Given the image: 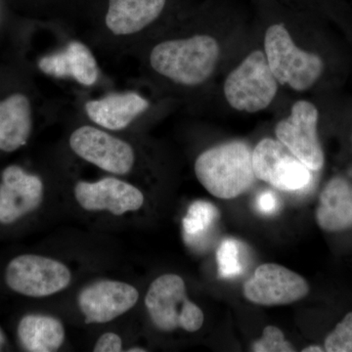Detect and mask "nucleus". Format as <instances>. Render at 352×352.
Masks as SVG:
<instances>
[{
	"label": "nucleus",
	"mask_w": 352,
	"mask_h": 352,
	"mask_svg": "<svg viewBox=\"0 0 352 352\" xmlns=\"http://www.w3.org/2000/svg\"><path fill=\"white\" fill-rule=\"evenodd\" d=\"M252 159L251 148L244 141L217 145L197 157L196 176L215 198H236L256 182Z\"/></svg>",
	"instance_id": "f257e3e1"
},
{
	"label": "nucleus",
	"mask_w": 352,
	"mask_h": 352,
	"mask_svg": "<svg viewBox=\"0 0 352 352\" xmlns=\"http://www.w3.org/2000/svg\"><path fill=\"white\" fill-rule=\"evenodd\" d=\"M217 39L205 34L157 44L150 55L152 68L176 83L195 87L214 73L219 58Z\"/></svg>",
	"instance_id": "f03ea898"
},
{
	"label": "nucleus",
	"mask_w": 352,
	"mask_h": 352,
	"mask_svg": "<svg viewBox=\"0 0 352 352\" xmlns=\"http://www.w3.org/2000/svg\"><path fill=\"white\" fill-rule=\"evenodd\" d=\"M264 54L278 83L289 85L296 91L309 89L323 74L320 56L298 48L283 24L268 28Z\"/></svg>",
	"instance_id": "7ed1b4c3"
},
{
	"label": "nucleus",
	"mask_w": 352,
	"mask_h": 352,
	"mask_svg": "<svg viewBox=\"0 0 352 352\" xmlns=\"http://www.w3.org/2000/svg\"><path fill=\"white\" fill-rule=\"evenodd\" d=\"M145 307L155 327L162 332L182 329L194 333L200 330L205 317L198 305L187 298L184 280L176 274H164L150 285Z\"/></svg>",
	"instance_id": "20e7f679"
},
{
	"label": "nucleus",
	"mask_w": 352,
	"mask_h": 352,
	"mask_svg": "<svg viewBox=\"0 0 352 352\" xmlns=\"http://www.w3.org/2000/svg\"><path fill=\"white\" fill-rule=\"evenodd\" d=\"M223 91L229 105L241 112H259L272 103L277 94L278 82L263 51L256 50L248 55L229 74Z\"/></svg>",
	"instance_id": "39448f33"
},
{
	"label": "nucleus",
	"mask_w": 352,
	"mask_h": 352,
	"mask_svg": "<svg viewBox=\"0 0 352 352\" xmlns=\"http://www.w3.org/2000/svg\"><path fill=\"white\" fill-rule=\"evenodd\" d=\"M72 273L61 261L39 256L21 254L7 265L6 283L19 295L45 298L68 288Z\"/></svg>",
	"instance_id": "423d86ee"
},
{
	"label": "nucleus",
	"mask_w": 352,
	"mask_h": 352,
	"mask_svg": "<svg viewBox=\"0 0 352 352\" xmlns=\"http://www.w3.org/2000/svg\"><path fill=\"white\" fill-rule=\"evenodd\" d=\"M252 168L256 179L280 191L298 192L311 180L309 168L279 140L264 138L252 150Z\"/></svg>",
	"instance_id": "0eeeda50"
},
{
	"label": "nucleus",
	"mask_w": 352,
	"mask_h": 352,
	"mask_svg": "<svg viewBox=\"0 0 352 352\" xmlns=\"http://www.w3.org/2000/svg\"><path fill=\"white\" fill-rule=\"evenodd\" d=\"M318 119V110L314 104L300 100L294 104L291 115L275 127L278 140L310 170H321L325 162L317 132Z\"/></svg>",
	"instance_id": "6e6552de"
},
{
	"label": "nucleus",
	"mask_w": 352,
	"mask_h": 352,
	"mask_svg": "<svg viewBox=\"0 0 352 352\" xmlns=\"http://www.w3.org/2000/svg\"><path fill=\"white\" fill-rule=\"evenodd\" d=\"M309 289L307 280L294 271L279 264L265 263L245 281L243 294L254 305L276 307L300 302Z\"/></svg>",
	"instance_id": "1a4fd4ad"
},
{
	"label": "nucleus",
	"mask_w": 352,
	"mask_h": 352,
	"mask_svg": "<svg viewBox=\"0 0 352 352\" xmlns=\"http://www.w3.org/2000/svg\"><path fill=\"white\" fill-rule=\"evenodd\" d=\"M69 146L78 157L113 175H124L133 168V148L96 127L76 129L69 138Z\"/></svg>",
	"instance_id": "9d476101"
},
{
	"label": "nucleus",
	"mask_w": 352,
	"mask_h": 352,
	"mask_svg": "<svg viewBox=\"0 0 352 352\" xmlns=\"http://www.w3.org/2000/svg\"><path fill=\"white\" fill-rule=\"evenodd\" d=\"M139 293L135 287L115 280H100L88 285L78 296V307L87 324L115 320L135 307Z\"/></svg>",
	"instance_id": "9b49d317"
},
{
	"label": "nucleus",
	"mask_w": 352,
	"mask_h": 352,
	"mask_svg": "<svg viewBox=\"0 0 352 352\" xmlns=\"http://www.w3.org/2000/svg\"><path fill=\"white\" fill-rule=\"evenodd\" d=\"M74 193L83 210H105L118 217L140 210L145 201L140 190L115 177L102 178L95 182H78Z\"/></svg>",
	"instance_id": "f8f14e48"
},
{
	"label": "nucleus",
	"mask_w": 352,
	"mask_h": 352,
	"mask_svg": "<svg viewBox=\"0 0 352 352\" xmlns=\"http://www.w3.org/2000/svg\"><path fill=\"white\" fill-rule=\"evenodd\" d=\"M43 183L38 175L21 166H7L0 182V223H15L32 214L43 203Z\"/></svg>",
	"instance_id": "ddd939ff"
},
{
	"label": "nucleus",
	"mask_w": 352,
	"mask_h": 352,
	"mask_svg": "<svg viewBox=\"0 0 352 352\" xmlns=\"http://www.w3.org/2000/svg\"><path fill=\"white\" fill-rule=\"evenodd\" d=\"M38 68L46 75L73 78L87 87L94 85L99 75L98 65L94 54L80 41H72L64 50L41 58Z\"/></svg>",
	"instance_id": "4468645a"
},
{
	"label": "nucleus",
	"mask_w": 352,
	"mask_h": 352,
	"mask_svg": "<svg viewBox=\"0 0 352 352\" xmlns=\"http://www.w3.org/2000/svg\"><path fill=\"white\" fill-rule=\"evenodd\" d=\"M149 108V102L133 91L109 94L85 103L88 118L104 129L122 131Z\"/></svg>",
	"instance_id": "2eb2a0df"
},
{
	"label": "nucleus",
	"mask_w": 352,
	"mask_h": 352,
	"mask_svg": "<svg viewBox=\"0 0 352 352\" xmlns=\"http://www.w3.org/2000/svg\"><path fill=\"white\" fill-rule=\"evenodd\" d=\"M317 224L327 232L352 228V190L342 177H333L322 190L315 212Z\"/></svg>",
	"instance_id": "dca6fc26"
},
{
	"label": "nucleus",
	"mask_w": 352,
	"mask_h": 352,
	"mask_svg": "<svg viewBox=\"0 0 352 352\" xmlns=\"http://www.w3.org/2000/svg\"><path fill=\"white\" fill-rule=\"evenodd\" d=\"M166 0H109L106 25L113 34L140 32L163 12Z\"/></svg>",
	"instance_id": "f3484780"
},
{
	"label": "nucleus",
	"mask_w": 352,
	"mask_h": 352,
	"mask_svg": "<svg viewBox=\"0 0 352 352\" xmlns=\"http://www.w3.org/2000/svg\"><path fill=\"white\" fill-rule=\"evenodd\" d=\"M32 109L24 94H13L0 101V150L14 152L31 136Z\"/></svg>",
	"instance_id": "a211bd4d"
},
{
	"label": "nucleus",
	"mask_w": 352,
	"mask_h": 352,
	"mask_svg": "<svg viewBox=\"0 0 352 352\" xmlns=\"http://www.w3.org/2000/svg\"><path fill=\"white\" fill-rule=\"evenodd\" d=\"M17 336L25 351L54 352L63 346V323L50 315L28 314L18 324Z\"/></svg>",
	"instance_id": "6ab92c4d"
},
{
	"label": "nucleus",
	"mask_w": 352,
	"mask_h": 352,
	"mask_svg": "<svg viewBox=\"0 0 352 352\" xmlns=\"http://www.w3.org/2000/svg\"><path fill=\"white\" fill-rule=\"evenodd\" d=\"M217 212L212 204L207 201H195L189 208L188 214L183 220L185 232L196 236L205 232L217 217Z\"/></svg>",
	"instance_id": "aec40b11"
},
{
	"label": "nucleus",
	"mask_w": 352,
	"mask_h": 352,
	"mask_svg": "<svg viewBox=\"0 0 352 352\" xmlns=\"http://www.w3.org/2000/svg\"><path fill=\"white\" fill-rule=\"evenodd\" d=\"M217 264H219V276L232 278L242 272V264L240 261V248L233 239L222 241L217 250Z\"/></svg>",
	"instance_id": "412c9836"
},
{
	"label": "nucleus",
	"mask_w": 352,
	"mask_h": 352,
	"mask_svg": "<svg viewBox=\"0 0 352 352\" xmlns=\"http://www.w3.org/2000/svg\"><path fill=\"white\" fill-rule=\"evenodd\" d=\"M324 349L327 352H352V311L329 333Z\"/></svg>",
	"instance_id": "4be33fe9"
},
{
	"label": "nucleus",
	"mask_w": 352,
	"mask_h": 352,
	"mask_svg": "<svg viewBox=\"0 0 352 352\" xmlns=\"http://www.w3.org/2000/svg\"><path fill=\"white\" fill-rule=\"evenodd\" d=\"M254 352H294L295 346L285 339L283 332L275 326L264 328L263 337L252 346Z\"/></svg>",
	"instance_id": "5701e85b"
},
{
	"label": "nucleus",
	"mask_w": 352,
	"mask_h": 352,
	"mask_svg": "<svg viewBox=\"0 0 352 352\" xmlns=\"http://www.w3.org/2000/svg\"><path fill=\"white\" fill-rule=\"evenodd\" d=\"M94 352L122 351V340L118 333L108 332L103 333L94 347Z\"/></svg>",
	"instance_id": "b1692460"
},
{
	"label": "nucleus",
	"mask_w": 352,
	"mask_h": 352,
	"mask_svg": "<svg viewBox=\"0 0 352 352\" xmlns=\"http://www.w3.org/2000/svg\"><path fill=\"white\" fill-rule=\"evenodd\" d=\"M258 208L259 212H263V214H273L277 208L276 197L272 192H263L258 196Z\"/></svg>",
	"instance_id": "393cba45"
},
{
	"label": "nucleus",
	"mask_w": 352,
	"mask_h": 352,
	"mask_svg": "<svg viewBox=\"0 0 352 352\" xmlns=\"http://www.w3.org/2000/svg\"><path fill=\"white\" fill-rule=\"evenodd\" d=\"M302 352H323L325 351V349H323V347L319 346H310L305 347V349H303Z\"/></svg>",
	"instance_id": "a878e982"
},
{
	"label": "nucleus",
	"mask_w": 352,
	"mask_h": 352,
	"mask_svg": "<svg viewBox=\"0 0 352 352\" xmlns=\"http://www.w3.org/2000/svg\"><path fill=\"white\" fill-rule=\"evenodd\" d=\"M4 344H6V337H4V333L2 332L1 329H0V349H1Z\"/></svg>",
	"instance_id": "bb28decb"
},
{
	"label": "nucleus",
	"mask_w": 352,
	"mask_h": 352,
	"mask_svg": "<svg viewBox=\"0 0 352 352\" xmlns=\"http://www.w3.org/2000/svg\"><path fill=\"white\" fill-rule=\"evenodd\" d=\"M129 352H146V349H143L142 347H131V349L127 351Z\"/></svg>",
	"instance_id": "cd10ccee"
}]
</instances>
